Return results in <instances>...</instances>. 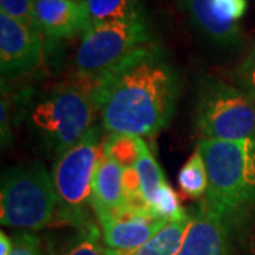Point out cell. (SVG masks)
I'll use <instances>...</instances> for the list:
<instances>
[{"label": "cell", "mask_w": 255, "mask_h": 255, "mask_svg": "<svg viewBox=\"0 0 255 255\" xmlns=\"http://www.w3.org/2000/svg\"><path fill=\"white\" fill-rule=\"evenodd\" d=\"M179 4L201 34L221 46L236 44L240 20L244 17L247 0H179Z\"/></svg>", "instance_id": "cell-9"}, {"label": "cell", "mask_w": 255, "mask_h": 255, "mask_svg": "<svg viewBox=\"0 0 255 255\" xmlns=\"http://www.w3.org/2000/svg\"><path fill=\"white\" fill-rule=\"evenodd\" d=\"M97 78L77 74V80L58 85L31 111L37 136L57 157L77 145L95 127Z\"/></svg>", "instance_id": "cell-3"}, {"label": "cell", "mask_w": 255, "mask_h": 255, "mask_svg": "<svg viewBox=\"0 0 255 255\" xmlns=\"http://www.w3.org/2000/svg\"><path fill=\"white\" fill-rule=\"evenodd\" d=\"M58 201L53 176L43 163L16 166L1 179V226L38 231L57 217Z\"/></svg>", "instance_id": "cell-4"}, {"label": "cell", "mask_w": 255, "mask_h": 255, "mask_svg": "<svg viewBox=\"0 0 255 255\" xmlns=\"http://www.w3.org/2000/svg\"><path fill=\"white\" fill-rule=\"evenodd\" d=\"M124 169L101 146L100 160L92 180L91 209L97 219L127 206L122 186Z\"/></svg>", "instance_id": "cell-13"}, {"label": "cell", "mask_w": 255, "mask_h": 255, "mask_svg": "<svg viewBox=\"0 0 255 255\" xmlns=\"http://www.w3.org/2000/svg\"><path fill=\"white\" fill-rule=\"evenodd\" d=\"M250 250H251V254L255 255V233L251 237V241H250Z\"/></svg>", "instance_id": "cell-25"}, {"label": "cell", "mask_w": 255, "mask_h": 255, "mask_svg": "<svg viewBox=\"0 0 255 255\" xmlns=\"http://www.w3.org/2000/svg\"><path fill=\"white\" fill-rule=\"evenodd\" d=\"M150 209L155 214H157L159 217H162L166 221H177V220H184L190 217L183 210L177 194L174 193V190L167 182H164L157 189L155 197L150 203Z\"/></svg>", "instance_id": "cell-19"}, {"label": "cell", "mask_w": 255, "mask_h": 255, "mask_svg": "<svg viewBox=\"0 0 255 255\" xmlns=\"http://www.w3.org/2000/svg\"><path fill=\"white\" fill-rule=\"evenodd\" d=\"M13 250V240H10V237L1 231L0 233V255H10Z\"/></svg>", "instance_id": "cell-24"}, {"label": "cell", "mask_w": 255, "mask_h": 255, "mask_svg": "<svg viewBox=\"0 0 255 255\" xmlns=\"http://www.w3.org/2000/svg\"><path fill=\"white\" fill-rule=\"evenodd\" d=\"M236 78L243 87V91L248 92L255 98V44L246 55L243 63L237 67Z\"/></svg>", "instance_id": "cell-22"}, {"label": "cell", "mask_w": 255, "mask_h": 255, "mask_svg": "<svg viewBox=\"0 0 255 255\" xmlns=\"http://www.w3.org/2000/svg\"><path fill=\"white\" fill-rule=\"evenodd\" d=\"M140 142L142 137L108 133V136L102 140V146L122 169H128L136 166L140 153Z\"/></svg>", "instance_id": "cell-18"}, {"label": "cell", "mask_w": 255, "mask_h": 255, "mask_svg": "<svg viewBox=\"0 0 255 255\" xmlns=\"http://www.w3.org/2000/svg\"><path fill=\"white\" fill-rule=\"evenodd\" d=\"M177 182L187 199H200L209 189V174L200 150L196 149L179 172Z\"/></svg>", "instance_id": "cell-16"}, {"label": "cell", "mask_w": 255, "mask_h": 255, "mask_svg": "<svg viewBox=\"0 0 255 255\" xmlns=\"http://www.w3.org/2000/svg\"><path fill=\"white\" fill-rule=\"evenodd\" d=\"M41 33L0 13V74L3 81L36 70L43 58Z\"/></svg>", "instance_id": "cell-8"}, {"label": "cell", "mask_w": 255, "mask_h": 255, "mask_svg": "<svg viewBox=\"0 0 255 255\" xmlns=\"http://www.w3.org/2000/svg\"><path fill=\"white\" fill-rule=\"evenodd\" d=\"M209 174L204 204L230 228L255 203V139L197 145Z\"/></svg>", "instance_id": "cell-2"}, {"label": "cell", "mask_w": 255, "mask_h": 255, "mask_svg": "<svg viewBox=\"0 0 255 255\" xmlns=\"http://www.w3.org/2000/svg\"><path fill=\"white\" fill-rule=\"evenodd\" d=\"M102 129L98 125L81 140L65 150L55 160L53 182L58 201L57 217L60 224H68L77 230L92 224L88 213L91 204L92 180L100 160Z\"/></svg>", "instance_id": "cell-5"}, {"label": "cell", "mask_w": 255, "mask_h": 255, "mask_svg": "<svg viewBox=\"0 0 255 255\" xmlns=\"http://www.w3.org/2000/svg\"><path fill=\"white\" fill-rule=\"evenodd\" d=\"M101 228L95 223L88 227L78 230V236L68 248L64 250L61 255H105V246H102Z\"/></svg>", "instance_id": "cell-20"}, {"label": "cell", "mask_w": 255, "mask_h": 255, "mask_svg": "<svg viewBox=\"0 0 255 255\" xmlns=\"http://www.w3.org/2000/svg\"><path fill=\"white\" fill-rule=\"evenodd\" d=\"M0 13L18 20L40 33L34 17V0H0Z\"/></svg>", "instance_id": "cell-21"}, {"label": "cell", "mask_w": 255, "mask_h": 255, "mask_svg": "<svg viewBox=\"0 0 255 255\" xmlns=\"http://www.w3.org/2000/svg\"><path fill=\"white\" fill-rule=\"evenodd\" d=\"M190 217L177 221H167L155 237L145 244L129 250H111L105 247V255H174L182 246Z\"/></svg>", "instance_id": "cell-14"}, {"label": "cell", "mask_w": 255, "mask_h": 255, "mask_svg": "<svg viewBox=\"0 0 255 255\" xmlns=\"http://www.w3.org/2000/svg\"><path fill=\"white\" fill-rule=\"evenodd\" d=\"M135 167H136L139 177H140L143 196L150 206L156 191L166 182V179H164L160 166L156 162L153 155L150 153V150H149V147H147L143 139L140 142V153H139V159H137V163Z\"/></svg>", "instance_id": "cell-17"}, {"label": "cell", "mask_w": 255, "mask_h": 255, "mask_svg": "<svg viewBox=\"0 0 255 255\" xmlns=\"http://www.w3.org/2000/svg\"><path fill=\"white\" fill-rule=\"evenodd\" d=\"M10 255H46L40 238L28 233L20 231L13 237V250Z\"/></svg>", "instance_id": "cell-23"}, {"label": "cell", "mask_w": 255, "mask_h": 255, "mask_svg": "<svg viewBox=\"0 0 255 255\" xmlns=\"http://www.w3.org/2000/svg\"><path fill=\"white\" fill-rule=\"evenodd\" d=\"M176 97V75L153 44L97 78L102 127L112 135H156L172 118Z\"/></svg>", "instance_id": "cell-1"}, {"label": "cell", "mask_w": 255, "mask_h": 255, "mask_svg": "<svg viewBox=\"0 0 255 255\" xmlns=\"http://www.w3.org/2000/svg\"><path fill=\"white\" fill-rule=\"evenodd\" d=\"M174 255H231L230 228L203 203L190 217L182 246Z\"/></svg>", "instance_id": "cell-12"}, {"label": "cell", "mask_w": 255, "mask_h": 255, "mask_svg": "<svg viewBox=\"0 0 255 255\" xmlns=\"http://www.w3.org/2000/svg\"><path fill=\"white\" fill-rule=\"evenodd\" d=\"M90 26L124 23L145 17L140 0H85Z\"/></svg>", "instance_id": "cell-15"}, {"label": "cell", "mask_w": 255, "mask_h": 255, "mask_svg": "<svg viewBox=\"0 0 255 255\" xmlns=\"http://www.w3.org/2000/svg\"><path fill=\"white\" fill-rule=\"evenodd\" d=\"M102 243L111 250H129L145 244L166 226L153 211L122 207L98 217Z\"/></svg>", "instance_id": "cell-10"}, {"label": "cell", "mask_w": 255, "mask_h": 255, "mask_svg": "<svg viewBox=\"0 0 255 255\" xmlns=\"http://www.w3.org/2000/svg\"><path fill=\"white\" fill-rule=\"evenodd\" d=\"M196 127L207 140H243L255 135V98L226 81L210 78L201 84Z\"/></svg>", "instance_id": "cell-6"}, {"label": "cell", "mask_w": 255, "mask_h": 255, "mask_svg": "<svg viewBox=\"0 0 255 255\" xmlns=\"http://www.w3.org/2000/svg\"><path fill=\"white\" fill-rule=\"evenodd\" d=\"M147 46H152V34L145 17L88 26L74 58L77 74L100 78Z\"/></svg>", "instance_id": "cell-7"}, {"label": "cell", "mask_w": 255, "mask_h": 255, "mask_svg": "<svg viewBox=\"0 0 255 255\" xmlns=\"http://www.w3.org/2000/svg\"><path fill=\"white\" fill-rule=\"evenodd\" d=\"M34 17L40 33L51 40L71 38L90 26L85 0H34Z\"/></svg>", "instance_id": "cell-11"}]
</instances>
